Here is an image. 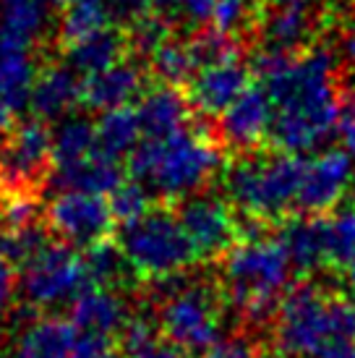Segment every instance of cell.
<instances>
[{
  "instance_id": "2",
  "label": "cell",
  "mask_w": 355,
  "mask_h": 358,
  "mask_svg": "<svg viewBox=\"0 0 355 358\" xmlns=\"http://www.w3.org/2000/svg\"><path fill=\"white\" fill-rule=\"evenodd\" d=\"M222 168L215 136L201 129H180L162 139L141 136L129 155V176L168 199H186L204 191Z\"/></svg>"
},
{
  "instance_id": "45",
  "label": "cell",
  "mask_w": 355,
  "mask_h": 358,
  "mask_svg": "<svg viewBox=\"0 0 355 358\" xmlns=\"http://www.w3.org/2000/svg\"><path fill=\"white\" fill-rule=\"evenodd\" d=\"M48 3H52V6H71V3H108V6H113L115 0H48Z\"/></svg>"
},
{
  "instance_id": "18",
  "label": "cell",
  "mask_w": 355,
  "mask_h": 358,
  "mask_svg": "<svg viewBox=\"0 0 355 358\" xmlns=\"http://www.w3.org/2000/svg\"><path fill=\"white\" fill-rule=\"evenodd\" d=\"M191 102L188 94L180 92L175 84H165L159 81L157 87H152L138 97V120H141V131L149 139H162L175 131L186 129L188 118H191Z\"/></svg>"
},
{
  "instance_id": "16",
  "label": "cell",
  "mask_w": 355,
  "mask_h": 358,
  "mask_svg": "<svg viewBox=\"0 0 355 358\" xmlns=\"http://www.w3.org/2000/svg\"><path fill=\"white\" fill-rule=\"evenodd\" d=\"M254 29H259L266 50L300 52L306 50L311 37H314L316 21L314 13H311V6L272 8V6L261 3Z\"/></svg>"
},
{
  "instance_id": "46",
  "label": "cell",
  "mask_w": 355,
  "mask_h": 358,
  "mask_svg": "<svg viewBox=\"0 0 355 358\" xmlns=\"http://www.w3.org/2000/svg\"><path fill=\"white\" fill-rule=\"evenodd\" d=\"M256 358H280V356H269V353H256Z\"/></svg>"
},
{
  "instance_id": "5",
  "label": "cell",
  "mask_w": 355,
  "mask_h": 358,
  "mask_svg": "<svg viewBox=\"0 0 355 358\" xmlns=\"http://www.w3.org/2000/svg\"><path fill=\"white\" fill-rule=\"evenodd\" d=\"M306 157L275 150L272 155L243 152L225 168L227 201L248 222L266 225L272 220L296 215V199Z\"/></svg>"
},
{
  "instance_id": "49",
  "label": "cell",
  "mask_w": 355,
  "mask_h": 358,
  "mask_svg": "<svg viewBox=\"0 0 355 358\" xmlns=\"http://www.w3.org/2000/svg\"><path fill=\"white\" fill-rule=\"evenodd\" d=\"M342 3H355V0H342Z\"/></svg>"
},
{
  "instance_id": "7",
  "label": "cell",
  "mask_w": 355,
  "mask_h": 358,
  "mask_svg": "<svg viewBox=\"0 0 355 358\" xmlns=\"http://www.w3.org/2000/svg\"><path fill=\"white\" fill-rule=\"evenodd\" d=\"M219 314H222V306L215 290L198 282H183L165 293L157 324L159 332L170 343H175L178 348L204 356L219 343V332H222Z\"/></svg>"
},
{
  "instance_id": "6",
  "label": "cell",
  "mask_w": 355,
  "mask_h": 358,
  "mask_svg": "<svg viewBox=\"0 0 355 358\" xmlns=\"http://www.w3.org/2000/svg\"><path fill=\"white\" fill-rule=\"evenodd\" d=\"M120 249L136 278L154 282L183 275L198 262L196 249L178 215L162 207H149L138 220L123 225Z\"/></svg>"
},
{
  "instance_id": "9",
  "label": "cell",
  "mask_w": 355,
  "mask_h": 358,
  "mask_svg": "<svg viewBox=\"0 0 355 358\" xmlns=\"http://www.w3.org/2000/svg\"><path fill=\"white\" fill-rule=\"evenodd\" d=\"M52 173V131L48 120L27 118L0 139V191H34Z\"/></svg>"
},
{
  "instance_id": "38",
  "label": "cell",
  "mask_w": 355,
  "mask_h": 358,
  "mask_svg": "<svg viewBox=\"0 0 355 358\" xmlns=\"http://www.w3.org/2000/svg\"><path fill=\"white\" fill-rule=\"evenodd\" d=\"M337 134L342 147L355 159V92H347L340 102V118H337Z\"/></svg>"
},
{
  "instance_id": "43",
  "label": "cell",
  "mask_w": 355,
  "mask_h": 358,
  "mask_svg": "<svg viewBox=\"0 0 355 358\" xmlns=\"http://www.w3.org/2000/svg\"><path fill=\"white\" fill-rule=\"evenodd\" d=\"M342 58L355 66V27L342 37Z\"/></svg>"
},
{
  "instance_id": "10",
  "label": "cell",
  "mask_w": 355,
  "mask_h": 358,
  "mask_svg": "<svg viewBox=\"0 0 355 358\" xmlns=\"http://www.w3.org/2000/svg\"><path fill=\"white\" fill-rule=\"evenodd\" d=\"M175 215L196 249L198 262L225 257L240 241V222L236 220L233 204L212 194H191L178 201Z\"/></svg>"
},
{
  "instance_id": "26",
  "label": "cell",
  "mask_w": 355,
  "mask_h": 358,
  "mask_svg": "<svg viewBox=\"0 0 355 358\" xmlns=\"http://www.w3.org/2000/svg\"><path fill=\"white\" fill-rule=\"evenodd\" d=\"M92 152H97V126L84 115L60 118L52 131V170L81 162Z\"/></svg>"
},
{
  "instance_id": "8",
  "label": "cell",
  "mask_w": 355,
  "mask_h": 358,
  "mask_svg": "<svg viewBox=\"0 0 355 358\" xmlns=\"http://www.w3.org/2000/svg\"><path fill=\"white\" fill-rule=\"evenodd\" d=\"M89 285L84 257L71 249V243H45L21 267L19 293L24 303L37 311L55 308L79 296Z\"/></svg>"
},
{
  "instance_id": "4",
  "label": "cell",
  "mask_w": 355,
  "mask_h": 358,
  "mask_svg": "<svg viewBox=\"0 0 355 358\" xmlns=\"http://www.w3.org/2000/svg\"><path fill=\"white\" fill-rule=\"evenodd\" d=\"M293 269L296 267L280 236H243L225 254V299L248 324L266 322L269 317H275L282 293L290 288Z\"/></svg>"
},
{
  "instance_id": "37",
  "label": "cell",
  "mask_w": 355,
  "mask_h": 358,
  "mask_svg": "<svg viewBox=\"0 0 355 358\" xmlns=\"http://www.w3.org/2000/svg\"><path fill=\"white\" fill-rule=\"evenodd\" d=\"M152 8L165 16H183L191 21H209L217 0H149Z\"/></svg>"
},
{
  "instance_id": "13",
  "label": "cell",
  "mask_w": 355,
  "mask_h": 358,
  "mask_svg": "<svg viewBox=\"0 0 355 358\" xmlns=\"http://www.w3.org/2000/svg\"><path fill=\"white\" fill-rule=\"evenodd\" d=\"M275 108L261 84L248 87L230 108L219 115V136L238 152H256L272 131Z\"/></svg>"
},
{
  "instance_id": "33",
  "label": "cell",
  "mask_w": 355,
  "mask_h": 358,
  "mask_svg": "<svg viewBox=\"0 0 355 358\" xmlns=\"http://www.w3.org/2000/svg\"><path fill=\"white\" fill-rule=\"evenodd\" d=\"M188 42H191V52L196 58L198 69H207V66H215V63L240 58V40H238L236 34L219 31L215 27L196 31Z\"/></svg>"
},
{
  "instance_id": "28",
  "label": "cell",
  "mask_w": 355,
  "mask_h": 358,
  "mask_svg": "<svg viewBox=\"0 0 355 358\" xmlns=\"http://www.w3.org/2000/svg\"><path fill=\"white\" fill-rule=\"evenodd\" d=\"M37 79V69L29 50L0 52V100L21 113L29 108V92Z\"/></svg>"
},
{
  "instance_id": "34",
  "label": "cell",
  "mask_w": 355,
  "mask_h": 358,
  "mask_svg": "<svg viewBox=\"0 0 355 358\" xmlns=\"http://www.w3.org/2000/svg\"><path fill=\"white\" fill-rule=\"evenodd\" d=\"M108 199L110 209H113V217H115V225H129V222L138 220L152 207V191H149L144 180L126 178Z\"/></svg>"
},
{
  "instance_id": "25",
  "label": "cell",
  "mask_w": 355,
  "mask_h": 358,
  "mask_svg": "<svg viewBox=\"0 0 355 358\" xmlns=\"http://www.w3.org/2000/svg\"><path fill=\"white\" fill-rule=\"evenodd\" d=\"M94 126H97V150L113 159L129 157L144 136L138 113L129 105L105 110Z\"/></svg>"
},
{
  "instance_id": "32",
  "label": "cell",
  "mask_w": 355,
  "mask_h": 358,
  "mask_svg": "<svg viewBox=\"0 0 355 358\" xmlns=\"http://www.w3.org/2000/svg\"><path fill=\"white\" fill-rule=\"evenodd\" d=\"M355 259V204L326 217V264L342 269Z\"/></svg>"
},
{
  "instance_id": "17",
  "label": "cell",
  "mask_w": 355,
  "mask_h": 358,
  "mask_svg": "<svg viewBox=\"0 0 355 358\" xmlns=\"http://www.w3.org/2000/svg\"><path fill=\"white\" fill-rule=\"evenodd\" d=\"M81 105V81L71 66H48L37 71L29 92V110L42 120H60Z\"/></svg>"
},
{
  "instance_id": "1",
  "label": "cell",
  "mask_w": 355,
  "mask_h": 358,
  "mask_svg": "<svg viewBox=\"0 0 355 358\" xmlns=\"http://www.w3.org/2000/svg\"><path fill=\"white\" fill-rule=\"evenodd\" d=\"M251 71L275 108L269 141L277 150L303 155L321 147L337 131L342 97L332 52L321 48L300 52L264 48Z\"/></svg>"
},
{
  "instance_id": "19",
  "label": "cell",
  "mask_w": 355,
  "mask_h": 358,
  "mask_svg": "<svg viewBox=\"0 0 355 358\" xmlns=\"http://www.w3.org/2000/svg\"><path fill=\"white\" fill-rule=\"evenodd\" d=\"M71 319L84 332H99V335H118L129 322V306L118 296L115 288L108 285H92L81 290L71 301Z\"/></svg>"
},
{
  "instance_id": "39",
  "label": "cell",
  "mask_w": 355,
  "mask_h": 358,
  "mask_svg": "<svg viewBox=\"0 0 355 358\" xmlns=\"http://www.w3.org/2000/svg\"><path fill=\"white\" fill-rule=\"evenodd\" d=\"M19 288V275H16V264H10L8 259L0 254V319L10 311L13 296Z\"/></svg>"
},
{
  "instance_id": "20",
  "label": "cell",
  "mask_w": 355,
  "mask_h": 358,
  "mask_svg": "<svg viewBox=\"0 0 355 358\" xmlns=\"http://www.w3.org/2000/svg\"><path fill=\"white\" fill-rule=\"evenodd\" d=\"M81 329L73 319L40 317L21 329L16 358H76Z\"/></svg>"
},
{
  "instance_id": "35",
  "label": "cell",
  "mask_w": 355,
  "mask_h": 358,
  "mask_svg": "<svg viewBox=\"0 0 355 358\" xmlns=\"http://www.w3.org/2000/svg\"><path fill=\"white\" fill-rule=\"evenodd\" d=\"M45 243H48V233H42L37 225L0 230V254L16 267H24Z\"/></svg>"
},
{
  "instance_id": "3",
  "label": "cell",
  "mask_w": 355,
  "mask_h": 358,
  "mask_svg": "<svg viewBox=\"0 0 355 358\" xmlns=\"http://www.w3.org/2000/svg\"><path fill=\"white\" fill-rule=\"evenodd\" d=\"M275 340L285 358H311L329 345L355 343V299L296 282L275 311Z\"/></svg>"
},
{
  "instance_id": "42",
  "label": "cell",
  "mask_w": 355,
  "mask_h": 358,
  "mask_svg": "<svg viewBox=\"0 0 355 358\" xmlns=\"http://www.w3.org/2000/svg\"><path fill=\"white\" fill-rule=\"evenodd\" d=\"M340 272H342V285H345V293L350 296V299H355V259L350 262V264H345Z\"/></svg>"
},
{
  "instance_id": "48",
  "label": "cell",
  "mask_w": 355,
  "mask_h": 358,
  "mask_svg": "<svg viewBox=\"0 0 355 358\" xmlns=\"http://www.w3.org/2000/svg\"><path fill=\"white\" fill-rule=\"evenodd\" d=\"M102 358H129V356H113V353H108V356H102Z\"/></svg>"
},
{
  "instance_id": "21",
  "label": "cell",
  "mask_w": 355,
  "mask_h": 358,
  "mask_svg": "<svg viewBox=\"0 0 355 358\" xmlns=\"http://www.w3.org/2000/svg\"><path fill=\"white\" fill-rule=\"evenodd\" d=\"M280 241L285 243L293 267L316 272L326 264V217L324 215H296L282 222Z\"/></svg>"
},
{
  "instance_id": "27",
  "label": "cell",
  "mask_w": 355,
  "mask_h": 358,
  "mask_svg": "<svg viewBox=\"0 0 355 358\" xmlns=\"http://www.w3.org/2000/svg\"><path fill=\"white\" fill-rule=\"evenodd\" d=\"M123 335V350L129 358H188L183 348H178L175 343H170L159 324L149 317H131L126 327L120 329Z\"/></svg>"
},
{
  "instance_id": "36",
  "label": "cell",
  "mask_w": 355,
  "mask_h": 358,
  "mask_svg": "<svg viewBox=\"0 0 355 358\" xmlns=\"http://www.w3.org/2000/svg\"><path fill=\"white\" fill-rule=\"evenodd\" d=\"M259 8H261V0H217L215 8H212V27L227 34H240L248 27H256Z\"/></svg>"
},
{
  "instance_id": "31",
  "label": "cell",
  "mask_w": 355,
  "mask_h": 358,
  "mask_svg": "<svg viewBox=\"0 0 355 358\" xmlns=\"http://www.w3.org/2000/svg\"><path fill=\"white\" fill-rule=\"evenodd\" d=\"M115 21L108 3H71L60 19L58 40L66 48L71 42H79L94 31H102Z\"/></svg>"
},
{
  "instance_id": "24",
  "label": "cell",
  "mask_w": 355,
  "mask_h": 358,
  "mask_svg": "<svg viewBox=\"0 0 355 358\" xmlns=\"http://www.w3.org/2000/svg\"><path fill=\"white\" fill-rule=\"evenodd\" d=\"M45 29L42 0H19L0 13V52L29 50L31 42Z\"/></svg>"
},
{
  "instance_id": "41",
  "label": "cell",
  "mask_w": 355,
  "mask_h": 358,
  "mask_svg": "<svg viewBox=\"0 0 355 358\" xmlns=\"http://www.w3.org/2000/svg\"><path fill=\"white\" fill-rule=\"evenodd\" d=\"M16 115H19V113L10 108L8 102L0 100V139H3V136L13 129V118H16Z\"/></svg>"
},
{
  "instance_id": "14",
  "label": "cell",
  "mask_w": 355,
  "mask_h": 358,
  "mask_svg": "<svg viewBox=\"0 0 355 358\" xmlns=\"http://www.w3.org/2000/svg\"><path fill=\"white\" fill-rule=\"evenodd\" d=\"M251 66L240 63V58L198 69L188 81V102L201 115L217 118L251 87Z\"/></svg>"
},
{
  "instance_id": "47",
  "label": "cell",
  "mask_w": 355,
  "mask_h": 358,
  "mask_svg": "<svg viewBox=\"0 0 355 358\" xmlns=\"http://www.w3.org/2000/svg\"><path fill=\"white\" fill-rule=\"evenodd\" d=\"M0 3H3V6H10V3H19V0H0Z\"/></svg>"
},
{
  "instance_id": "29",
  "label": "cell",
  "mask_w": 355,
  "mask_h": 358,
  "mask_svg": "<svg viewBox=\"0 0 355 358\" xmlns=\"http://www.w3.org/2000/svg\"><path fill=\"white\" fill-rule=\"evenodd\" d=\"M149 69L157 76L159 81L165 84H175V87H183L194 79V73L198 71L196 58L191 52V42L188 40H175L170 34L168 40L157 45L154 52L149 55Z\"/></svg>"
},
{
  "instance_id": "22",
  "label": "cell",
  "mask_w": 355,
  "mask_h": 358,
  "mask_svg": "<svg viewBox=\"0 0 355 358\" xmlns=\"http://www.w3.org/2000/svg\"><path fill=\"white\" fill-rule=\"evenodd\" d=\"M126 52H129L126 31H120L115 24H110L102 31H94L84 40L71 42L63 48L66 66H71L76 73H84V76L115 66L118 60L126 58Z\"/></svg>"
},
{
  "instance_id": "30",
  "label": "cell",
  "mask_w": 355,
  "mask_h": 358,
  "mask_svg": "<svg viewBox=\"0 0 355 358\" xmlns=\"http://www.w3.org/2000/svg\"><path fill=\"white\" fill-rule=\"evenodd\" d=\"M84 264H87V275L92 285H108V288H118L126 272L133 275L129 259L123 254L118 243H113L110 238L94 241L87 246L84 254Z\"/></svg>"
},
{
  "instance_id": "11",
  "label": "cell",
  "mask_w": 355,
  "mask_h": 358,
  "mask_svg": "<svg viewBox=\"0 0 355 358\" xmlns=\"http://www.w3.org/2000/svg\"><path fill=\"white\" fill-rule=\"evenodd\" d=\"M48 228L71 246H89L102 241L115 228V217L105 194L63 189L45 209Z\"/></svg>"
},
{
  "instance_id": "44",
  "label": "cell",
  "mask_w": 355,
  "mask_h": 358,
  "mask_svg": "<svg viewBox=\"0 0 355 358\" xmlns=\"http://www.w3.org/2000/svg\"><path fill=\"white\" fill-rule=\"evenodd\" d=\"M264 6L272 8H285V6H308V0H261Z\"/></svg>"
},
{
  "instance_id": "23",
  "label": "cell",
  "mask_w": 355,
  "mask_h": 358,
  "mask_svg": "<svg viewBox=\"0 0 355 358\" xmlns=\"http://www.w3.org/2000/svg\"><path fill=\"white\" fill-rule=\"evenodd\" d=\"M123 180H126V173L120 170V159L108 157L99 150L68 168L52 170V186L92 191V194H105V196H110Z\"/></svg>"
},
{
  "instance_id": "12",
  "label": "cell",
  "mask_w": 355,
  "mask_h": 358,
  "mask_svg": "<svg viewBox=\"0 0 355 358\" xmlns=\"http://www.w3.org/2000/svg\"><path fill=\"white\" fill-rule=\"evenodd\" d=\"M355 178L353 157L342 150H321L306 157L300 189L296 199V215H326L345 199Z\"/></svg>"
},
{
  "instance_id": "15",
  "label": "cell",
  "mask_w": 355,
  "mask_h": 358,
  "mask_svg": "<svg viewBox=\"0 0 355 358\" xmlns=\"http://www.w3.org/2000/svg\"><path fill=\"white\" fill-rule=\"evenodd\" d=\"M141 94H144V71L126 58L105 71L89 73L81 81V105L97 113L131 105Z\"/></svg>"
},
{
  "instance_id": "40",
  "label": "cell",
  "mask_w": 355,
  "mask_h": 358,
  "mask_svg": "<svg viewBox=\"0 0 355 358\" xmlns=\"http://www.w3.org/2000/svg\"><path fill=\"white\" fill-rule=\"evenodd\" d=\"M204 358H256V350L251 348L246 340H225L207 350Z\"/></svg>"
}]
</instances>
